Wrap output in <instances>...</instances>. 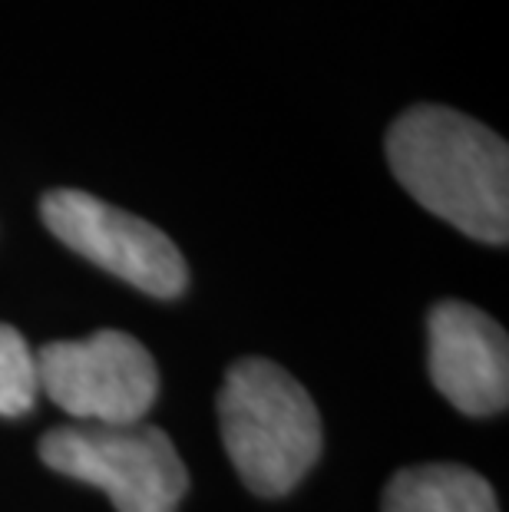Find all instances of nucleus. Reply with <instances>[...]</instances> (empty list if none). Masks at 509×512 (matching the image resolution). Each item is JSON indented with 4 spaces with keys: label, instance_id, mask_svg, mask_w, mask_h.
I'll return each instance as SVG.
<instances>
[{
    "label": "nucleus",
    "instance_id": "nucleus-1",
    "mask_svg": "<svg viewBox=\"0 0 509 512\" xmlns=\"http://www.w3.org/2000/svg\"><path fill=\"white\" fill-rule=\"evenodd\" d=\"M397 182L433 212L486 245L509 238V149L493 129L447 106H414L387 129Z\"/></svg>",
    "mask_w": 509,
    "mask_h": 512
},
{
    "label": "nucleus",
    "instance_id": "nucleus-2",
    "mask_svg": "<svg viewBox=\"0 0 509 512\" xmlns=\"http://www.w3.org/2000/svg\"><path fill=\"white\" fill-rule=\"evenodd\" d=\"M222 443L242 483L285 496L321 456V417L308 390L265 357H242L219 390Z\"/></svg>",
    "mask_w": 509,
    "mask_h": 512
},
{
    "label": "nucleus",
    "instance_id": "nucleus-3",
    "mask_svg": "<svg viewBox=\"0 0 509 512\" xmlns=\"http://www.w3.org/2000/svg\"><path fill=\"white\" fill-rule=\"evenodd\" d=\"M40 460L90 483L116 512H176L189 489L186 463L159 427L139 423H70L40 440Z\"/></svg>",
    "mask_w": 509,
    "mask_h": 512
},
{
    "label": "nucleus",
    "instance_id": "nucleus-4",
    "mask_svg": "<svg viewBox=\"0 0 509 512\" xmlns=\"http://www.w3.org/2000/svg\"><path fill=\"white\" fill-rule=\"evenodd\" d=\"M37 377L43 394L80 423H139L159 394L153 354L123 331L40 347Z\"/></svg>",
    "mask_w": 509,
    "mask_h": 512
},
{
    "label": "nucleus",
    "instance_id": "nucleus-5",
    "mask_svg": "<svg viewBox=\"0 0 509 512\" xmlns=\"http://www.w3.org/2000/svg\"><path fill=\"white\" fill-rule=\"evenodd\" d=\"M43 225L77 255L153 298H179L189 268L179 248L153 222L100 202L80 189H53L40 199Z\"/></svg>",
    "mask_w": 509,
    "mask_h": 512
},
{
    "label": "nucleus",
    "instance_id": "nucleus-6",
    "mask_svg": "<svg viewBox=\"0 0 509 512\" xmlns=\"http://www.w3.org/2000/svg\"><path fill=\"white\" fill-rule=\"evenodd\" d=\"M433 387L470 417H490L509 400V344L490 314L467 301H440L427 318Z\"/></svg>",
    "mask_w": 509,
    "mask_h": 512
},
{
    "label": "nucleus",
    "instance_id": "nucleus-7",
    "mask_svg": "<svg viewBox=\"0 0 509 512\" xmlns=\"http://www.w3.org/2000/svg\"><path fill=\"white\" fill-rule=\"evenodd\" d=\"M384 512H500L493 486L460 463L400 470L384 489Z\"/></svg>",
    "mask_w": 509,
    "mask_h": 512
},
{
    "label": "nucleus",
    "instance_id": "nucleus-8",
    "mask_svg": "<svg viewBox=\"0 0 509 512\" xmlns=\"http://www.w3.org/2000/svg\"><path fill=\"white\" fill-rule=\"evenodd\" d=\"M37 394V354L17 328L0 324V417H24L37 403Z\"/></svg>",
    "mask_w": 509,
    "mask_h": 512
}]
</instances>
